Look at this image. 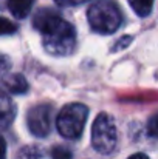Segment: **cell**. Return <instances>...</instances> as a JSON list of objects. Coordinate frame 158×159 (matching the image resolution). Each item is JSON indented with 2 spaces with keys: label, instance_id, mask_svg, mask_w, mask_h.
<instances>
[{
  "label": "cell",
  "instance_id": "13",
  "mask_svg": "<svg viewBox=\"0 0 158 159\" xmlns=\"http://www.w3.org/2000/svg\"><path fill=\"white\" fill-rule=\"evenodd\" d=\"M59 6H78V5H82L89 0H54Z\"/></svg>",
  "mask_w": 158,
  "mask_h": 159
},
{
  "label": "cell",
  "instance_id": "5",
  "mask_svg": "<svg viewBox=\"0 0 158 159\" xmlns=\"http://www.w3.org/2000/svg\"><path fill=\"white\" fill-rule=\"evenodd\" d=\"M53 122V107L48 104H41L33 108H30L26 114V125L28 130L37 136V138H45L51 131Z\"/></svg>",
  "mask_w": 158,
  "mask_h": 159
},
{
  "label": "cell",
  "instance_id": "1",
  "mask_svg": "<svg viewBox=\"0 0 158 159\" xmlns=\"http://www.w3.org/2000/svg\"><path fill=\"white\" fill-rule=\"evenodd\" d=\"M33 25L42 34L44 47L50 54L67 56L74 50L76 31L68 22L60 19L56 11L48 8L37 11Z\"/></svg>",
  "mask_w": 158,
  "mask_h": 159
},
{
  "label": "cell",
  "instance_id": "12",
  "mask_svg": "<svg viewBox=\"0 0 158 159\" xmlns=\"http://www.w3.org/2000/svg\"><path fill=\"white\" fill-rule=\"evenodd\" d=\"M2 25H3V30H2V33L3 34H11V33H14L16 31V25L14 23H11L8 19H2Z\"/></svg>",
  "mask_w": 158,
  "mask_h": 159
},
{
  "label": "cell",
  "instance_id": "14",
  "mask_svg": "<svg viewBox=\"0 0 158 159\" xmlns=\"http://www.w3.org/2000/svg\"><path fill=\"white\" fill-rule=\"evenodd\" d=\"M129 159H149L144 153H135V155H132Z\"/></svg>",
  "mask_w": 158,
  "mask_h": 159
},
{
  "label": "cell",
  "instance_id": "8",
  "mask_svg": "<svg viewBox=\"0 0 158 159\" xmlns=\"http://www.w3.org/2000/svg\"><path fill=\"white\" fill-rule=\"evenodd\" d=\"M14 116H16V108L12 105V102H9L6 94H3L2 96V127L6 128L9 122L14 119Z\"/></svg>",
  "mask_w": 158,
  "mask_h": 159
},
{
  "label": "cell",
  "instance_id": "7",
  "mask_svg": "<svg viewBox=\"0 0 158 159\" xmlns=\"http://www.w3.org/2000/svg\"><path fill=\"white\" fill-rule=\"evenodd\" d=\"M33 3L34 0H8V9L14 17L23 19L30 14Z\"/></svg>",
  "mask_w": 158,
  "mask_h": 159
},
{
  "label": "cell",
  "instance_id": "6",
  "mask_svg": "<svg viewBox=\"0 0 158 159\" xmlns=\"http://www.w3.org/2000/svg\"><path fill=\"white\" fill-rule=\"evenodd\" d=\"M3 87L12 94H23L28 91V82L22 74H11L3 79Z\"/></svg>",
  "mask_w": 158,
  "mask_h": 159
},
{
  "label": "cell",
  "instance_id": "11",
  "mask_svg": "<svg viewBox=\"0 0 158 159\" xmlns=\"http://www.w3.org/2000/svg\"><path fill=\"white\" fill-rule=\"evenodd\" d=\"M147 133L154 138H158V114L149 119L147 122Z\"/></svg>",
  "mask_w": 158,
  "mask_h": 159
},
{
  "label": "cell",
  "instance_id": "2",
  "mask_svg": "<svg viewBox=\"0 0 158 159\" xmlns=\"http://www.w3.org/2000/svg\"><path fill=\"white\" fill-rule=\"evenodd\" d=\"M89 23L95 33L112 34L121 25V12L115 2L99 0L89 8L87 12Z\"/></svg>",
  "mask_w": 158,
  "mask_h": 159
},
{
  "label": "cell",
  "instance_id": "10",
  "mask_svg": "<svg viewBox=\"0 0 158 159\" xmlns=\"http://www.w3.org/2000/svg\"><path fill=\"white\" fill-rule=\"evenodd\" d=\"M51 158L53 159H71V152L67 147L62 145H56L51 150Z\"/></svg>",
  "mask_w": 158,
  "mask_h": 159
},
{
  "label": "cell",
  "instance_id": "3",
  "mask_svg": "<svg viewBox=\"0 0 158 159\" xmlns=\"http://www.w3.org/2000/svg\"><path fill=\"white\" fill-rule=\"evenodd\" d=\"M89 117V108L82 104L65 105L56 117L57 131L67 139H78L85 127Z\"/></svg>",
  "mask_w": 158,
  "mask_h": 159
},
{
  "label": "cell",
  "instance_id": "4",
  "mask_svg": "<svg viewBox=\"0 0 158 159\" xmlns=\"http://www.w3.org/2000/svg\"><path fill=\"white\" fill-rule=\"evenodd\" d=\"M116 141H118V134H116V127H115L113 119L107 113L98 114L92 127L93 148L101 155H108L115 150Z\"/></svg>",
  "mask_w": 158,
  "mask_h": 159
},
{
  "label": "cell",
  "instance_id": "9",
  "mask_svg": "<svg viewBox=\"0 0 158 159\" xmlns=\"http://www.w3.org/2000/svg\"><path fill=\"white\" fill-rule=\"evenodd\" d=\"M132 9L140 16V17H146L151 14L152 6H154V0H129Z\"/></svg>",
  "mask_w": 158,
  "mask_h": 159
}]
</instances>
